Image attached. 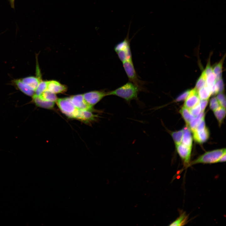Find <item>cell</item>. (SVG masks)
Masks as SVG:
<instances>
[{
  "label": "cell",
  "instance_id": "10",
  "mask_svg": "<svg viewBox=\"0 0 226 226\" xmlns=\"http://www.w3.org/2000/svg\"><path fill=\"white\" fill-rule=\"evenodd\" d=\"M92 111L89 110H78L74 119L85 123H90L95 121L98 117L93 113Z\"/></svg>",
  "mask_w": 226,
  "mask_h": 226
},
{
  "label": "cell",
  "instance_id": "33",
  "mask_svg": "<svg viewBox=\"0 0 226 226\" xmlns=\"http://www.w3.org/2000/svg\"><path fill=\"white\" fill-rule=\"evenodd\" d=\"M203 71L206 75V76L209 73L213 72V68L210 65V61L208 62L205 69Z\"/></svg>",
  "mask_w": 226,
  "mask_h": 226
},
{
  "label": "cell",
  "instance_id": "30",
  "mask_svg": "<svg viewBox=\"0 0 226 226\" xmlns=\"http://www.w3.org/2000/svg\"><path fill=\"white\" fill-rule=\"evenodd\" d=\"M215 85L218 92H221L223 91L224 89L223 83L221 78L216 81Z\"/></svg>",
  "mask_w": 226,
  "mask_h": 226
},
{
  "label": "cell",
  "instance_id": "2",
  "mask_svg": "<svg viewBox=\"0 0 226 226\" xmlns=\"http://www.w3.org/2000/svg\"><path fill=\"white\" fill-rule=\"evenodd\" d=\"M130 26L126 37L123 40L116 44L114 48L118 58L122 62L132 60L130 44V39L129 38Z\"/></svg>",
  "mask_w": 226,
  "mask_h": 226
},
{
  "label": "cell",
  "instance_id": "9",
  "mask_svg": "<svg viewBox=\"0 0 226 226\" xmlns=\"http://www.w3.org/2000/svg\"><path fill=\"white\" fill-rule=\"evenodd\" d=\"M70 98L72 103L77 109L94 111L93 107L90 106L87 103L83 94L72 95Z\"/></svg>",
  "mask_w": 226,
  "mask_h": 226
},
{
  "label": "cell",
  "instance_id": "24",
  "mask_svg": "<svg viewBox=\"0 0 226 226\" xmlns=\"http://www.w3.org/2000/svg\"><path fill=\"white\" fill-rule=\"evenodd\" d=\"M206 75L204 71L197 80L195 89L197 91L199 89L206 85Z\"/></svg>",
  "mask_w": 226,
  "mask_h": 226
},
{
  "label": "cell",
  "instance_id": "22",
  "mask_svg": "<svg viewBox=\"0 0 226 226\" xmlns=\"http://www.w3.org/2000/svg\"><path fill=\"white\" fill-rule=\"evenodd\" d=\"M47 81H43L41 80L37 88L35 91L34 95L33 96H39L47 89Z\"/></svg>",
  "mask_w": 226,
  "mask_h": 226
},
{
  "label": "cell",
  "instance_id": "1",
  "mask_svg": "<svg viewBox=\"0 0 226 226\" xmlns=\"http://www.w3.org/2000/svg\"><path fill=\"white\" fill-rule=\"evenodd\" d=\"M142 90L138 87L130 82L113 90L107 91V96H117L130 104L133 100L139 101L138 94Z\"/></svg>",
  "mask_w": 226,
  "mask_h": 226
},
{
  "label": "cell",
  "instance_id": "5",
  "mask_svg": "<svg viewBox=\"0 0 226 226\" xmlns=\"http://www.w3.org/2000/svg\"><path fill=\"white\" fill-rule=\"evenodd\" d=\"M56 103L63 114L68 118L74 119L78 110L72 103L70 97L58 98Z\"/></svg>",
  "mask_w": 226,
  "mask_h": 226
},
{
  "label": "cell",
  "instance_id": "13",
  "mask_svg": "<svg viewBox=\"0 0 226 226\" xmlns=\"http://www.w3.org/2000/svg\"><path fill=\"white\" fill-rule=\"evenodd\" d=\"M192 132L194 139L199 143H201L205 142L209 137V132L206 127L201 129L195 130Z\"/></svg>",
  "mask_w": 226,
  "mask_h": 226
},
{
  "label": "cell",
  "instance_id": "26",
  "mask_svg": "<svg viewBox=\"0 0 226 226\" xmlns=\"http://www.w3.org/2000/svg\"><path fill=\"white\" fill-rule=\"evenodd\" d=\"M183 133V130L173 132L171 133V136L175 143V145L180 143L182 142Z\"/></svg>",
  "mask_w": 226,
  "mask_h": 226
},
{
  "label": "cell",
  "instance_id": "18",
  "mask_svg": "<svg viewBox=\"0 0 226 226\" xmlns=\"http://www.w3.org/2000/svg\"><path fill=\"white\" fill-rule=\"evenodd\" d=\"M204 112H201L197 116L194 117L190 122L188 125L191 131L194 130L201 121L204 119Z\"/></svg>",
  "mask_w": 226,
  "mask_h": 226
},
{
  "label": "cell",
  "instance_id": "19",
  "mask_svg": "<svg viewBox=\"0 0 226 226\" xmlns=\"http://www.w3.org/2000/svg\"><path fill=\"white\" fill-rule=\"evenodd\" d=\"M224 58V57H223L213 68V72L216 77V81L221 78L223 65Z\"/></svg>",
  "mask_w": 226,
  "mask_h": 226
},
{
  "label": "cell",
  "instance_id": "25",
  "mask_svg": "<svg viewBox=\"0 0 226 226\" xmlns=\"http://www.w3.org/2000/svg\"><path fill=\"white\" fill-rule=\"evenodd\" d=\"M216 82V77L213 72L206 76V85L211 90L212 88L215 85Z\"/></svg>",
  "mask_w": 226,
  "mask_h": 226
},
{
  "label": "cell",
  "instance_id": "23",
  "mask_svg": "<svg viewBox=\"0 0 226 226\" xmlns=\"http://www.w3.org/2000/svg\"><path fill=\"white\" fill-rule=\"evenodd\" d=\"M214 113L219 123L221 124L225 116V108L221 106L214 111Z\"/></svg>",
  "mask_w": 226,
  "mask_h": 226
},
{
  "label": "cell",
  "instance_id": "14",
  "mask_svg": "<svg viewBox=\"0 0 226 226\" xmlns=\"http://www.w3.org/2000/svg\"><path fill=\"white\" fill-rule=\"evenodd\" d=\"M32 97L33 101L38 107L48 109H52L54 107L55 102L44 100L35 96Z\"/></svg>",
  "mask_w": 226,
  "mask_h": 226
},
{
  "label": "cell",
  "instance_id": "17",
  "mask_svg": "<svg viewBox=\"0 0 226 226\" xmlns=\"http://www.w3.org/2000/svg\"><path fill=\"white\" fill-rule=\"evenodd\" d=\"M197 93L201 100H208L212 94L210 89L206 85L199 89Z\"/></svg>",
  "mask_w": 226,
  "mask_h": 226
},
{
  "label": "cell",
  "instance_id": "31",
  "mask_svg": "<svg viewBox=\"0 0 226 226\" xmlns=\"http://www.w3.org/2000/svg\"><path fill=\"white\" fill-rule=\"evenodd\" d=\"M190 90L186 91L180 95L176 99V101H182L186 99L189 94Z\"/></svg>",
  "mask_w": 226,
  "mask_h": 226
},
{
  "label": "cell",
  "instance_id": "29",
  "mask_svg": "<svg viewBox=\"0 0 226 226\" xmlns=\"http://www.w3.org/2000/svg\"><path fill=\"white\" fill-rule=\"evenodd\" d=\"M217 98L221 106L225 108L226 99L225 96L224 94L222 93H219L218 95Z\"/></svg>",
  "mask_w": 226,
  "mask_h": 226
},
{
  "label": "cell",
  "instance_id": "35",
  "mask_svg": "<svg viewBox=\"0 0 226 226\" xmlns=\"http://www.w3.org/2000/svg\"><path fill=\"white\" fill-rule=\"evenodd\" d=\"M15 0H9L11 7L13 8H14V3Z\"/></svg>",
  "mask_w": 226,
  "mask_h": 226
},
{
  "label": "cell",
  "instance_id": "21",
  "mask_svg": "<svg viewBox=\"0 0 226 226\" xmlns=\"http://www.w3.org/2000/svg\"><path fill=\"white\" fill-rule=\"evenodd\" d=\"M188 217L185 213H181L176 220L171 223L170 226H183L186 224Z\"/></svg>",
  "mask_w": 226,
  "mask_h": 226
},
{
  "label": "cell",
  "instance_id": "7",
  "mask_svg": "<svg viewBox=\"0 0 226 226\" xmlns=\"http://www.w3.org/2000/svg\"><path fill=\"white\" fill-rule=\"evenodd\" d=\"M38 68L37 67V76H29L20 79L27 89L34 93H35V90L37 88L40 81L42 80Z\"/></svg>",
  "mask_w": 226,
  "mask_h": 226
},
{
  "label": "cell",
  "instance_id": "12",
  "mask_svg": "<svg viewBox=\"0 0 226 226\" xmlns=\"http://www.w3.org/2000/svg\"><path fill=\"white\" fill-rule=\"evenodd\" d=\"M55 94L62 93L67 90V87L56 80L47 81V89Z\"/></svg>",
  "mask_w": 226,
  "mask_h": 226
},
{
  "label": "cell",
  "instance_id": "28",
  "mask_svg": "<svg viewBox=\"0 0 226 226\" xmlns=\"http://www.w3.org/2000/svg\"><path fill=\"white\" fill-rule=\"evenodd\" d=\"M189 110L190 113L195 117L198 115L202 112L199 103L195 106Z\"/></svg>",
  "mask_w": 226,
  "mask_h": 226
},
{
  "label": "cell",
  "instance_id": "32",
  "mask_svg": "<svg viewBox=\"0 0 226 226\" xmlns=\"http://www.w3.org/2000/svg\"><path fill=\"white\" fill-rule=\"evenodd\" d=\"M208 100H200L199 104L201 106L202 112H204L208 104Z\"/></svg>",
  "mask_w": 226,
  "mask_h": 226
},
{
  "label": "cell",
  "instance_id": "4",
  "mask_svg": "<svg viewBox=\"0 0 226 226\" xmlns=\"http://www.w3.org/2000/svg\"><path fill=\"white\" fill-rule=\"evenodd\" d=\"M123 66L129 81L138 87L142 91H145L144 87L145 83L140 80L135 70L132 60L122 62Z\"/></svg>",
  "mask_w": 226,
  "mask_h": 226
},
{
  "label": "cell",
  "instance_id": "8",
  "mask_svg": "<svg viewBox=\"0 0 226 226\" xmlns=\"http://www.w3.org/2000/svg\"><path fill=\"white\" fill-rule=\"evenodd\" d=\"M175 145L177 151L182 160L184 165L188 167L190 163L191 148L181 143Z\"/></svg>",
  "mask_w": 226,
  "mask_h": 226
},
{
  "label": "cell",
  "instance_id": "20",
  "mask_svg": "<svg viewBox=\"0 0 226 226\" xmlns=\"http://www.w3.org/2000/svg\"><path fill=\"white\" fill-rule=\"evenodd\" d=\"M180 112L185 121L186 125L188 126L189 123L195 116L192 115L188 109L184 106L180 109Z\"/></svg>",
  "mask_w": 226,
  "mask_h": 226
},
{
  "label": "cell",
  "instance_id": "34",
  "mask_svg": "<svg viewBox=\"0 0 226 226\" xmlns=\"http://www.w3.org/2000/svg\"><path fill=\"white\" fill-rule=\"evenodd\" d=\"M226 161V153L223 155L219 159L218 162H225Z\"/></svg>",
  "mask_w": 226,
  "mask_h": 226
},
{
  "label": "cell",
  "instance_id": "11",
  "mask_svg": "<svg viewBox=\"0 0 226 226\" xmlns=\"http://www.w3.org/2000/svg\"><path fill=\"white\" fill-rule=\"evenodd\" d=\"M185 100L184 106L188 109L198 104L200 100L197 91L195 88L190 90L189 94Z\"/></svg>",
  "mask_w": 226,
  "mask_h": 226
},
{
  "label": "cell",
  "instance_id": "16",
  "mask_svg": "<svg viewBox=\"0 0 226 226\" xmlns=\"http://www.w3.org/2000/svg\"><path fill=\"white\" fill-rule=\"evenodd\" d=\"M35 97L44 100L55 103L58 99L56 94L47 90H45L39 96Z\"/></svg>",
  "mask_w": 226,
  "mask_h": 226
},
{
  "label": "cell",
  "instance_id": "27",
  "mask_svg": "<svg viewBox=\"0 0 226 226\" xmlns=\"http://www.w3.org/2000/svg\"><path fill=\"white\" fill-rule=\"evenodd\" d=\"M210 107L211 109L213 111L221 107L217 98L216 97L212 98L210 102Z\"/></svg>",
  "mask_w": 226,
  "mask_h": 226
},
{
  "label": "cell",
  "instance_id": "3",
  "mask_svg": "<svg viewBox=\"0 0 226 226\" xmlns=\"http://www.w3.org/2000/svg\"><path fill=\"white\" fill-rule=\"evenodd\" d=\"M225 153V148L218 149L207 152L195 160L190 162L188 167L197 164H213L218 163L220 158Z\"/></svg>",
  "mask_w": 226,
  "mask_h": 226
},
{
  "label": "cell",
  "instance_id": "15",
  "mask_svg": "<svg viewBox=\"0 0 226 226\" xmlns=\"http://www.w3.org/2000/svg\"><path fill=\"white\" fill-rule=\"evenodd\" d=\"M183 135L182 140V144L191 148L192 143V138L190 130L187 126L183 129Z\"/></svg>",
  "mask_w": 226,
  "mask_h": 226
},
{
  "label": "cell",
  "instance_id": "6",
  "mask_svg": "<svg viewBox=\"0 0 226 226\" xmlns=\"http://www.w3.org/2000/svg\"><path fill=\"white\" fill-rule=\"evenodd\" d=\"M107 91L105 90H94L85 93L83 95L87 103L93 107L107 96Z\"/></svg>",
  "mask_w": 226,
  "mask_h": 226
}]
</instances>
